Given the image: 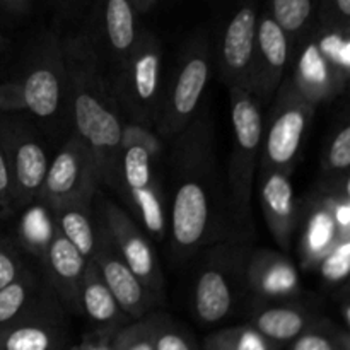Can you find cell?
Instances as JSON below:
<instances>
[{
	"label": "cell",
	"instance_id": "14",
	"mask_svg": "<svg viewBox=\"0 0 350 350\" xmlns=\"http://www.w3.org/2000/svg\"><path fill=\"white\" fill-rule=\"evenodd\" d=\"M92 205L96 214L101 217L113 245L116 246L130 270L159 299V303H163L166 294V280L161 269L159 256L149 236L122 205L101 195L99 190L96 191Z\"/></svg>",
	"mask_w": 350,
	"mask_h": 350
},
{
	"label": "cell",
	"instance_id": "7",
	"mask_svg": "<svg viewBox=\"0 0 350 350\" xmlns=\"http://www.w3.org/2000/svg\"><path fill=\"white\" fill-rule=\"evenodd\" d=\"M289 77L297 91L320 106L345 92L350 79V31L317 23L291 50Z\"/></svg>",
	"mask_w": 350,
	"mask_h": 350
},
{
	"label": "cell",
	"instance_id": "19",
	"mask_svg": "<svg viewBox=\"0 0 350 350\" xmlns=\"http://www.w3.org/2000/svg\"><path fill=\"white\" fill-rule=\"evenodd\" d=\"M96 222H98V236H96V250L91 262H94L96 269L101 273L103 280L126 317L130 320H140L147 317L154 308L159 306V299L130 270L116 246L113 245L98 214H96Z\"/></svg>",
	"mask_w": 350,
	"mask_h": 350
},
{
	"label": "cell",
	"instance_id": "26",
	"mask_svg": "<svg viewBox=\"0 0 350 350\" xmlns=\"http://www.w3.org/2000/svg\"><path fill=\"white\" fill-rule=\"evenodd\" d=\"M50 291L40 269L27 267L16 280L0 289V328L26 314Z\"/></svg>",
	"mask_w": 350,
	"mask_h": 350
},
{
	"label": "cell",
	"instance_id": "2",
	"mask_svg": "<svg viewBox=\"0 0 350 350\" xmlns=\"http://www.w3.org/2000/svg\"><path fill=\"white\" fill-rule=\"evenodd\" d=\"M62 43L68 74L70 132L91 150L101 187L113 190L125 116L84 34L79 31L62 38Z\"/></svg>",
	"mask_w": 350,
	"mask_h": 350
},
{
	"label": "cell",
	"instance_id": "4",
	"mask_svg": "<svg viewBox=\"0 0 350 350\" xmlns=\"http://www.w3.org/2000/svg\"><path fill=\"white\" fill-rule=\"evenodd\" d=\"M16 82L24 111L43 135L58 139L62 132L70 133L68 74L60 36L43 33L31 41Z\"/></svg>",
	"mask_w": 350,
	"mask_h": 350
},
{
	"label": "cell",
	"instance_id": "21",
	"mask_svg": "<svg viewBox=\"0 0 350 350\" xmlns=\"http://www.w3.org/2000/svg\"><path fill=\"white\" fill-rule=\"evenodd\" d=\"M258 193L270 234L284 253H289L296 236L299 200L294 195L291 173L258 170Z\"/></svg>",
	"mask_w": 350,
	"mask_h": 350
},
{
	"label": "cell",
	"instance_id": "43",
	"mask_svg": "<svg viewBox=\"0 0 350 350\" xmlns=\"http://www.w3.org/2000/svg\"><path fill=\"white\" fill-rule=\"evenodd\" d=\"M133 5H135L137 12H147V10L150 9V7L154 5V3L157 2V0H132Z\"/></svg>",
	"mask_w": 350,
	"mask_h": 350
},
{
	"label": "cell",
	"instance_id": "1",
	"mask_svg": "<svg viewBox=\"0 0 350 350\" xmlns=\"http://www.w3.org/2000/svg\"><path fill=\"white\" fill-rule=\"evenodd\" d=\"M167 245L176 269L219 241L236 239L229 214L226 178L219 170L215 126L207 103L193 122L167 140L163 161ZM239 241V239H236Z\"/></svg>",
	"mask_w": 350,
	"mask_h": 350
},
{
	"label": "cell",
	"instance_id": "35",
	"mask_svg": "<svg viewBox=\"0 0 350 350\" xmlns=\"http://www.w3.org/2000/svg\"><path fill=\"white\" fill-rule=\"evenodd\" d=\"M23 248L12 238L0 236V289L16 280L27 269Z\"/></svg>",
	"mask_w": 350,
	"mask_h": 350
},
{
	"label": "cell",
	"instance_id": "23",
	"mask_svg": "<svg viewBox=\"0 0 350 350\" xmlns=\"http://www.w3.org/2000/svg\"><path fill=\"white\" fill-rule=\"evenodd\" d=\"M246 317H248L246 323L250 327L284 349L304 330L313 327L323 314L301 299H294L280 301V303L248 304Z\"/></svg>",
	"mask_w": 350,
	"mask_h": 350
},
{
	"label": "cell",
	"instance_id": "44",
	"mask_svg": "<svg viewBox=\"0 0 350 350\" xmlns=\"http://www.w3.org/2000/svg\"><path fill=\"white\" fill-rule=\"evenodd\" d=\"M2 46H3V38L0 36V50H2Z\"/></svg>",
	"mask_w": 350,
	"mask_h": 350
},
{
	"label": "cell",
	"instance_id": "34",
	"mask_svg": "<svg viewBox=\"0 0 350 350\" xmlns=\"http://www.w3.org/2000/svg\"><path fill=\"white\" fill-rule=\"evenodd\" d=\"M166 144V140L161 139L154 129H149V126L142 125V123L132 122V120H125V122H123L120 149L125 146L146 147L157 161H164Z\"/></svg>",
	"mask_w": 350,
	"mask_h": 350
},
{
	"label": "cell",
	"instance_id": "42",
	"mask_svg": "<svg viewBox=\"0 0 350 350\" xmlns=\"http://www.w3.org/2000/svg\"><path fill=\"white\" fill-rule=\"evenodd\" d=\"M0 3H2L9 12L23 16V14L29 12L33 0H0Z\"/></svg>",
	"mask_w": 350,
	"mask_h": 350
},
{
	"label": "cell",
	"instance_id": "36",
	"mask_svg": "<svg viewBox=\"0 0 350 350\" xmlns=\"http://www.w3.org/2000/svg\"><path fill=\"white\" fill-rule=\"evenodd\" d=\"M221 334L234 350H282L279 345L263 337L255 328L250 327L248 323L239 325V327L222 328Z\"/></svg>",
	"mask_w": 350,
	"mask_h": 350
},
{
	"label": "cell",
	"instance_id": "38",
	"mask_svg": "<svg viewBox=\"0 0 350 350\" xmlns=\"http://www.w3.org/2000/svg\"><path fill=\"white\" fill-rule=\"evenodd\" d=\"M12 185H10V171L7 150L0 133V219L12 217Z\"/></svg>",
	"mask_w": 350,
	"mask_h": 350
},
{
	"label": "cell",
	"instance_id": "20",
	"mask_svg": "<svg viewBox=\"0 0 350 350\" xmlns=\"http://www.w3.org/2000/svg\"><path fill=\"white\" fill-rule=\"evenodd\" d=\"M301 294L299 272L289 256L253 246L246 265L245 306L301 299Z\"/></svg>",
	"mask_w": 350,
	"mask_h": 350
},
{
	"label": "cell",
	"instance_id": "41",
	"mask_svg": "<svg viewBox=\"0 0 350 350\" xmlns=\"http://www.w3.org/2000/svg\"><path fill=\"white\" fill-rule=\"evenodd\" d=\"M202 350H234L229 345V342L222 337L221 330L214 332V334L207 335L202 344Z\"/></svg>",
	"mask_w": 350,
	"mask_h": 350
},
{
	"label": "cell",
	"instance_id": "16",
	"mask_svg": "<svg viewBox=\"0 0 350 350\" xmlns=\"http://www.w3.org/2000/svg\"><path fill=\"white\" fill-rule=\"evenodd\" d=\"M67 317L50 289L26 314L0 328V350H68Z\"/></svg>",
	"mask_w": 350,
	"mask_h": 350
},
{
	"label": "cell",
	"instance_id": "29",
	"mask_svg": "<svg viewBox=\"0 0 350 350\" xmlns=\"http://www.w3.org/2000/svg\"><path fill=\"white\" fill-rule=\"evenodd\" d=\"M265 5L286 31L293 50L317 24L321 0H265Z\"/></svg>",
	"mask_w": 350,
	"mask_h": 350
},
{
	"label": "cell",
	"instance_id": "24",
	"mask_svg": "<svg viewBox=\"0 0 350 350\" xmlns=\"http://www.w3.org/2000/svg\"><path fill=\"white\" fill-rule=\"evenodd\" d=\"M79 303H81V317H85L92 327L91 330L118 332L132 321L120 308L118 301L105 284L94 262H89L85 267L81 291H79Z\"/></svg>",
	"mask_w": 350,
	"mask_h": 350
},
{
	"label": "cell",
	"instance_id": "40",
	"mask_svg": "<svg viewBox=\"0 0 350 350\" xmlns=\"http://www.w3.org/2000/svg\"><path fill=\"white\" fill-rule=\"evenodd\" d=\"M50 2L62 17H74L79 16L91 0H50Z\"/></svg>",
	"mask_w": 350,
	"mask_h": 350
},
{
	"label": "cell",
	"instance_id": "5",
	"mask_svg": "<svg viewBox=\"0 0 350 350\" xmlns=\"http://www.w3.org/2000/svg\"><path fill=\"white\" fill-rule=\"evenodd\" d=\"M252 250L253 243L228 239L197 253L191 279V311L198 323L205 327L222 323L245 304L246 265Z\"/></svg>",
	"mask_w": 350,
	"mask_h": 350
},
{
	"label": "cell",
	"instance_id": "10",
	"mask_svg": "<svg viewBox=\"0 0 350 350\" xmlns=\"http://www.w3.org/2000/svg\"><path fill=\"white\" fill-rule=\"evenodd\" d=\"M164 74V51L159 38L142 29L122 67L108 79L125 120L154 129Z\"/></svg>",
	"mask_w": 350,
	"mask_h": 350
},
{
	"label": "cell",
	"instance_id": "9",
	"mask_svg": "<svg viewBox=\"0 0 350 350\" xmlns=\"http://www.w3.org/2000/svg\"><path fill=\"white\" fill-rule=\"evenodd\" d=\"M113 191L125 204V211L152 238L164 243L167 234L166 193L163 161H157L146 147L125 146L120 149L116 181Z\"/></svg>",
	"mask_w": 350,
	"mask_h": 350
},
{
	"label": "cell",
	"instance_id": "15",
	"mask_svg": "<svg viewBox=\"0 0 350 350\" xmlns=\"http://www.w3.org/2000/svg\"><path fill=\"white\" fill-rule=\"evenodd\" d=\"M99 188L101 181L91 150L70 132L51 157L36 200L48 207L65 202H92Z\"/></svg>",
	"mask_w": 350,
	"mask_h": 350
},
{
	"label": "cell",
	"instance_id": "37",
	"mask_svg": "<svg viewBox=\"0 0 350 350\" xmlns=\"http://www.w3.org/2000/svg\"><path fill=\"white\" fill-rule=\"evenodd\" d=\"M317 23L350 31V0H321Z\"/></svg>",
	"mask_w": 350,
	"mask_h": 350
},
{
	"label": "cell",
	"instance_id": "12",
	"mask_svg": "<svg viewBox=\"0 0 350 350\" xmlns=\"http://www.w3.org/2000/svg\"><path fill=\"white\" fill-rule=\"evenodd\" d=\"M0 133L9 159L16 215L21 208L36 200L51 159L46 137L33 120H23L19 116L0 118Z\"/></svg>",
	"mask_w": 350,
	"mask_h": 350
},
{
	"label": "cell",
	"instance_id": "6",
	"mask_svg": "<svg viewBox=\"0 0 350 350\" xmlns=\"http://www.w3.org/2000/svg\"><path fill=\"white\" fill-rule=\"evenodd\" d=\"M214 74L211 38L198 29L181 44L167 74H163L156 130L163 140H171L197 116L208 81Z\"/></svg>",
	"mask_w": 350,
	"mask_h": 350
},
{
	"label": "cell",
	"instance_id": "25",
	"mask_svg": "<svg viewBox=\"0 0 350 350\" xmlns=\"http://www.w3.org/2000/svg\"><path fill=\"white\" fill-rule=\"evenodd\" d=\"M51 208L58 231L91 262L96 250L98 222L92 202H65Z\"/></svg>",
	"mask_w": 350,
	"mask_h": 350
},
{
	"label": "cell",
	"instance_id": "31",
	"mask_svg": "<svg viewBox=\"0 0 350 350\" xmlns=\"http://www.w3.org/2000/svg\"><path fill=\"white\" fill-rule=\"evenodd\" d=\"M154 328V350H202L193 335L164 313L150 311Z\"/></svg>",
	"mask_w": 350,
	"mask_h": 350
},
{
	"label": "cell",
	"instance_id": "22",
	"mask_svg": "<svg viewBox=\"0 0 350 350\" xmlns=\"http://www.w3.org/2000/svg\"><path fill=\"white\" fill-rule=\"evenodd\" d=\"M88 263L82 253L58 229H55L50 245L46 246L43 256L38 262L41 273L62 306L70 314H79V317H81L79 291Z\"/></svg>",
	"mask_w": 350,
	"mask_h": 350
},
{
	"label": "cell",
	"instance_id": "3",
	"mask_svg": "<svg viewBox=\"0 0 350 350\" xmlns=\"http://www.w3.org/2000/svg\"><path fill=\"white\" fill-rule=\"evenodd\" d=\"M231 154L226 173L229 214H231L234 236L239 241L253 243L255 221H253V185L258 170L260 147H262L263 116L265 109L258 99L245 85H231Z\"/></svg>",
	"mask_w": 350,
	"mask_h": 350
},
{
	"label": "cell",
	"instance_id": "30",
	"mask_svg": "<svg viewBox=\"0 0 350 350\" xmlns=\"http://www.w3.org/2000/svg\"><path fill=\"white\" fill-rule=\"evenodd\" d=\"M282 350H350V334L347 328L337 327L330 318L321 317Z\"/></svg>",
	"mask_w": 350,
	"mask_h": 350
},
{
	"label": "cell",
	"instance_id": "27",
	"mask_svg": "<svg viewBox=\"0 0 350 350\" xmlns=\"http://www.w3.org/2000/svg\"><path fill=\"white\" fill-rule=\"evenodd\" d=\"M17 214H19V221H17L16 243L23 248L24 253L40 262L57 229L51 208L43 202L34 200L21 208Z\"/></svg>",
	"mask_w": 350,
	"mask_h": 350
},
{
	"label": "cell",
	"instance_id": "11",
	"mask_svg": "<svg viewBox=\"0 0 350 350\" xmlns=\"http://www.w3.org/2000/svg\"><path fill=\"white\" fill-rule=\"evenodd\" d=\"M260 0H221L208 31L214 70L222 84L245 85L258 24Z\"/></svg>",
	"mask_w": 350,
	"mask_h": 350
},
{
	"label": "cell",
	"instance_id": "32",
	"mask_svg": "<svg viewBox=\"0 0 350 350\" xmlns=\"http://www.w3.org/2000/svg\"><path fill=\"white\" fill-rule=\"evenodd\" d=\"M350 270V238H342L335 243L323 258L318 262L313 272H318L321 282L332 291H337L344 284H349Z\"/></svg>",
	"mask_w": 350,
	"mask_h": 350
},
{
	"label": "cell",
	"instance_id": "8",
	"mask_svg": "<svg viewBox=\"0 0 350 350\" xmlns=\"http://www.w3.org/2000/svg\"><path fill=\"white\" fill-rule=\"evenodd\" d=\"M317 108L297 91L289 74L284 75L263 116L258 170H282L293 174Z\"/></svg>",
	"mask_w": 350,
	"mask_h": 350
},
{
	"label": "cell",
	"instance_id": "39",
	"mask_svg": "<svg viewBox=\"0 0 350 350\" xmlns=\"http://www.w3.org/2000/svg\"><path fill=\"white\" fill-rule=\"evenodd\" d=\"M116 332L91 330L82 337L77 345H72L68 350H113L111 342Z\"/></svg>",
	"mask_w": 350,
	"mask_h": 350
},
{
	"label": "cell",
	"instance_id": "17",
	"mask_svg": "<svg viewBox=\"0 0 350 350\" xmlns=\"http://www.w3.org/2000/svg\"><path fill=\"white\" fill-rule=\"evenodd\" d=\"M289 60V38L263 3L260 7L255 44H253L248 81H246V88L258 99L263 109L269 108L277 88L287 74Z\"/></svg>",
	"mask_w": 350,
	"mask_h": 350
},
{
	"label": "cell",
	"instance_id": "18",
	"mask_svg": "<svg viewBox=\"0 0 350 350\" xmlns=\"http://www.w3.org/2000/svg\"><path fill=\"white\" fill-rule=\"evenodd\" d=\"M296 234L301 267L311 272L335 243L350 238L342 232L335 219L330 185L318 181L313 190L301 198Z\"/></svg>",
	"mask_w": 350,
	"mask_h": 350
},
{
	"label": "cell",
	"instance_id": "13",
	"mask_svg": "<svg viewBox=\"0 0 350 350\" xmlns=\"http://www.w3.org/2000/svg\"><path fill=\"white\" fill-rule=\"evenodd\" d=\"M91 12L81 33L88 40L106 79L111 77L139 40V12L132 0H91Z\"/></svg>",
	"mask_w": 350,
	"mask_h": 350
},
{
	"label": "cell",
	"instance_id": "33",
	"mask_svg": "<svg viewBox=\"0 0 350 350\" xmlns=\"http://www.w3.org/2000/svg\"><path fill=\"white\" fill-rule=\"evenodd\" d=\"M113 350H154V328L150 313L120 328L111 342Z\"/></svg>",
	"mask_w": 350,
	"mask_h": 350
},
{
	"label": "cell",
	"instance_id": "28",
	"mask_svg": "<svg viewBox=\"0 0 350 350\" xmlns=\"http://www.w3.org/2000/svg\"><path fill=\"white\" fill-rule=\"evenodd\" d=\"M320 164V180L338 181L350 178V120L347 109H344L332 123L321 149Z\"/></svg>",
	"mask_w": 350,
	"mask_h": 350
}]
</instances>
